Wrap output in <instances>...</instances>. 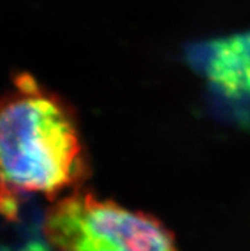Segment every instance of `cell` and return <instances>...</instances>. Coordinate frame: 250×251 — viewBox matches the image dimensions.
Listing matches in <instances>:
<instances>
[{"label": "cell", "instance_id": "6da1fadb", "mask_svg": "<svg viewBox=\"0 0 250 251\" xmlns=\"http://www.w3.org/2000/svg\"><path fill=\"white\" fill-rule=\"evenodd\" d=\"M85 159L73 114L29 74L0 99V184L49 199L82 181Z\"/></svg>", "mask_w": 250, "mask_h": 251}, {"label": "cell", "instance_id": "7a4b0ae2", "mask_svg": "<svg viewBox=\"0 0 250 251\" xmlns=\"http://www.w3.org/2000/svg\"><path fill=\"white\" fill-rule=\"evenodd\" d=\"M45 235L60 251H179L171 232L149 214L76 191L49 210Z\"/></svg>", "mask_w": 250, "mask_h": 251}, {"label": "cell", "instance_id": "3957f363", "mask_svg": "<svg viewBox=\"0 0 250 251\" xmlns=\"http://www.w3.org/2000/svg\"><path fill=\"white\" fill-rule=\"evenodd\" d=\"M189 59L223 95L250 97V32L195 45Z\"/></svg>", "mask_w": 250, "mask_h": 251}]
</instances>
